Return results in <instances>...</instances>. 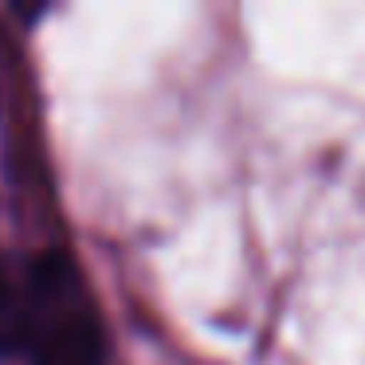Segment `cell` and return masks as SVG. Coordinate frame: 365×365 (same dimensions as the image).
<instances>
[{
    "label": "cell",
    "instance_id": "obj_2",
    "mask_svg": "<svg viewBox=\"0 0 365 365\" xmlns=\"http://www.w3.org/2000/svg\"><path fill=\"white\" fill-rule=\"evenodd\" d=\"M28 318V275L24 263L0 259V361L20 354Z\"/></svg>",
    "mask_w": 365,
    "mask_h": 365
},
{
    "label": "cell",
    "instance_id": "obj_1",
    "mask_svg": "<svg viewBox=\"0 0 365 365\" xmlns=\"http://www.w3.org/2000/svg\"><path fill=\"white\" fill-rule=\"evenodd\" d=\"M28 318L20 354L28 365H103L106 326L79 267L59 252L24 263Z\"/></svg>",
    "mask_w": 365,
    "mask_h": 365
}]
</instances>
